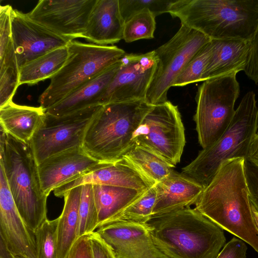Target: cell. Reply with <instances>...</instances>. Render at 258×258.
Returning <instances> with one entry per match:
<instances>
[{
    "mask_svg": "<svg viewBox=\"0 0 258 258\" xmlns=\"http://www.w3.org/2000/svg\"><path fill=\"white\" fill-rule=\"evenodd\" d=\"M135 142L148 147L175 167L180 161L185 144L177 106L169 101L153 105L135 133Z\"/></svg>",
    "mask_w": 258,
    "mask_h": 258,
    "instance_id": "8fae6325",
    "label": "cell"
},
{
    "mask_svg": "<svg viewBox=\"0 0 258 258\" xmlns=\"http://www.w3.org/2000/svg\"><path fill=\"white\" fill-rule=\"evenodd\" d=\"M87 184L124 187L139 191L152 187L133 166L121 158L114 162L99 163L56 188L53 192L56 197L62 198L72 188Z\"/></svg>",
    "mask_w": 258,
    "mask_h": 258,
    "instance_id": "e0dca14e",
    "label": "cell"
},
{
    "mask_svg": "<svg viewBox=\"0 0 258 258\" xmlns=\"http://www.w3.org/2000/svg\"><path fill=\"white\" fill-rule=\"evenodd\" d=\"M0 166L18 210L35 233L47 219V196L43 192L38 164L29 143L20 141L1 129Z\"/></svg>",
    "mask_w": 258,
    "mask_h": 258,
    "instance_id": "5b68a950",
    "label": "cell"
},
{
    "mask_svg": "<svg viewBox=\"0 0 258 258\" xmlns=\"http://www.w3.org/2000/svg\"><path fill=\"white\" fill-rule=\"evenodd\" d=\"M236 74L232 73L206 80L198 88L194 119L203 149L216 142L233 119L240 93Z\"/></svg>",
    "mask_w": 258,
    "mask_h": 258,
    "instance_id": "ba28073f",
    "label": "cell"
},
{
    "mask_svg": "<svg viewBox=\"0 0 258 258\" xmlns=\"http://www.w3.org/2000/svg\"><path fill=\"white\" fill-rule=\"evenodd\" d=\"M67 258H93L89 234L83 235L75 240Z\"/></svg>",
    "mask_w": 258,
    "mask_h": 258,
    "instance_id": "ab89813d",
    "label": "cell"
},
{
    "mask_svg": "<svg viewBox=\"0 0 258 258\" xmlns=\"http://www.w3.org/2000/svg\"><path fill=\"white\" fill-rule=\"evenodd\" d=\"M257 129L255 94L250 91L243 96L229 126L220 138L203 149L192 161L182 168L181 173L206 187L224 161L246 158Z\"/></svg>",
    "mask_w": 258,
    "mask_h": 258,
    "instance_id": "8992f818",
    "label": "cell"
},
{
    "mask_svg": "<svg viewBox=\"0 0 258 258\" xmlns=\"http://www.w3.org/2000/svg\"><path fill=\"white\" fill-rule=\"evenodd\" d=\"M124 23L119 0H97L82 38L95 44H113L123 39Z\"/></svg>",
    "mask_w": 258,
    "mask_h": 258,
    "instance_id": "44dd1931",
    "label": "cell"
},
{
    "mask_svg": "<svg viewBox=\"0 0 258 258\" xmlns=\"http://www.w3.org/2000/svg\"><path fill=\"white\" fill-rule=\"evenodd\" d=\"M146 224L169 258H216L226 242L223 229L190 207L153 217Z\"/></svg>",
    "mask_w": 258,
    "mask_h": 258,
    "instance_id": "7a4b0ae2",
    "label": "cell"
},
{
    "mask_svg": "<svg viewBox=\"0 0 258 258\" xmlns=\"http://www.w3.org/2000/svg\"><path fill=\"white\" fill-rule=\"evenodd\" d=\"M243 158L224 161L195 203V208L258 253V230L243 170Z\"/></svg>",
    "mask_w": 258,
    "mask_h": 258,
    "instance_id": "6da1fadb",
    "label": "cell"
},
{
    "mask_svg": "<svg viewBox=\"0 0 258 258\" xmlns=\"http://www.w3.org/2000/svg\"><path fill=\"white\" fill-rule=\"evenodd\" d=\"M82 186L79 223L77 238L89 234L97 229L98 214L95 205L92 184Z\"/></svg>",
    "mask_w": 258,
    "mask_h": 258,
    "instance_id": "f1b7e54d",
    "label": "cell"
},
{
    "mask_svg": "<svg viewBox=\"0 0 258 258\" xmlns=\"http://www.w3.org/2000/svg\"><path fill=\"white\" fill-rule=\"evenodd\" d=\"M156 16L145 10L125 22L123 39L127 43L143 39H152L156 29Z\"/></svg>",
    "mask_w": 258,
    "mask_h": 258,
    "instance_id": "f546056e",
    "label": "cell"
},
{
    "mask_svg": "<svg viewBox=\"0 0 258 258\" xmlns=\"http://www.w3.org/2000/svg\"><path fill=\"white\" fill-rule=\"evenodd\" d=\"M211 39L184 25L166 43L154 50L158 62L146 101L156 105L167 101V92L195 54Z\"/></svg>",
    "mask_w": 258,
    "mask_h": 258,
    "instance_id": "9c48e42d",
    "label": "cell"
},
{
    "mask_svg": "<svg viewBox=\"0 0 258 258\" xmlns=\"http://www.w3.org/2000/svg\"><path fill=\"white\" fill-rule=\"evenodd\" d=\"M251 206L252 214V216L253 218L255 226L258 230V213L255 211V210L254 209V207L251 205Z\"/></svg>",
    "mask_w": 258,
    "mask_h": 258,
    "instance_id": "7bdbcfd3",
    "label": "cell"
},
{
    "mask_svg": "<svg viewBox=\"0 0 258 258\" xmlns=\"http://www.w3.org/2000/svg\"><path fill=\"white\" fill-rule=\"evenodd\" d=\"M168 13L211 40L251 41L258 26V0H174Z\"/></svg>",
    "mask_w": 258,
    "mask_h": 258,
    "instance_id": "3957f363",
    "label": "cell"
},
{
    "mask_svg": "<svg viewBox=\"0 0 258 258\" xmlns=\"http://www.w3.org/2000/svg\"><path fill=\"white\" fill-rule=\"evenodd\" d=\"M97 0H40L27 15L58 35L82 38Z\"/></svg>",
    "mask_w": 258,
    "mask_h": 258,
    "instance_id": "4fadbf2b",
    "label": "cell"
},
{
    "mask_svg": "<svg viewBox=\"0 0 258 258\" xmlns=\"http://www.w3.org/2000/svg\"><path fill=\"white\" fill-rule=\"evenodd\" d=\"M120 59L81 86L45 112L61 116L100 105V99L120 66Z\"/></svg>",
    "mask_w": 258,
    "mask_h": 258,
    "instance_id": "7402d4cb",
    "label": "cell"
},
{
    "mask_svg": "<svg viewBox=\"0 0 258 258\" xmlns=\"http://www.w3.org/2000/svg\"><path fill=\"white\" fill-rule=\"evenodd\" d=\"M211 44V55L200 82L244 71L251 49L250 41L213 39Z\"/></svg>",
    "mask_w": 258,
    "mask_h": 258,
    "instance_id": "ffe728a7",
    "label": "cell"
},
{
    "mask_svg": "<svg viewBox=\"0 0 258 258\" xmlns=\"http://www.w3.org/2000/svg\"><path fill=\"white\" fill-rule=\"evenodd\" d=\"M11 27L14 53L19 69L29 62L71 41L12 8Z\"/></svg>",
    "mask_w": 258,
    "mask_h": 258,
    "instance_id": "5bb4252c",
    "label": "cell"
},
{
    "mask_svg": "<svg viewBox=\"0 0 258 258\" xmlns=\"http://www.w3.org/2000/svg\"><path fill=\"white\" fill-rule=\"evenodd\" d=\"M19 86V70L8 67L0 69V108L12 101Z\"/></svg>",
    "mask_w": 258,
    "mask_h": 258,
    "instance_id": "e575fe53",
    "label": "cell"
},
{
    "mask_svg": "<svg viewBox=\"0 0 258 258\" xmlns=\"http://www.w3.org/2000/svg\"><path fill=\"white\" fill-rule=\"evenodd\" d=\"M251 49L248 63L244 72L247 77L258 83V26L255 34L250 41Z\"/></svg>",
    "mask_w": 258,
    "mask_h": 258,
    "instance_id": "74e56055",
    "label": "cell"
},
{
    "mask_svg": "<svg viewBox=\"0 0 258 258\" xmlns=\"http://www.w3.org/2000/svg\"><path fill=\"white\" fill-rule=\"evenodd\" d=\"M174 0H119L121 16L126 22L134 15L149 10L156 17L169 12Z\"/></svg>",
    "mask_w": 258,
    "mask_h": 258,
    "instance_id": "836d02e7",
    "label": "cell"
},
{
    "mask_svg": "<svg viewBox=\"0 0 258 258\" xmlns=\"http://www.w3.org/2000/svg\"><path fill=\"white\" fill-rule=\"evenodd\" d=\"M152 106L143 100L102 105L87 127L83 149L100 162L119 160L135 143V133Z\"/></svg>",
    "mask_w": 258,
    "mask_h": 258,
    "instance_id": "277c9868",
    "label": "cell"
},
{
    "mask_svg": "<svg viewBox=\"0 0 258 258\" xmlns=\"http://www.w3.org/2000/svg\"><path fill=\"white\" fill-rule=\"evenodd\" d=\"M99 163L82 147L72 148L52 156L38 165L42 190L48 197L51 191Z\"/></svg>",
    "mask_w": 258,
    "mask_h": 258,
    "instance_id": "ac0fdd59",
    "label": "cell"
},
{
    "mask_svg": "<svg viewBox=\"0 0 258 258\" xmlns=\"http://www.w3.org/2000/svg\"><path fill=\"white\" fill-rule=\"evenodd\" d=\"M0 258H13V254L8 250L3 240L0 238Z\"/></svg>",
    "mask_w": 258,
    "mask_h": 258,
    "instance_id": "b9f144b4",
    "label": "cell"
},
{
    "mask_svg": "<svg viewBox=\"0 0 258 258\" xmlns=\"http://www.w3.org/2000/svg\"><path fill=\"white\" fill-rule=\"evenodd\" d=\"M82 186L75 187L63 196L64 203L58 217L56 258H67L77 238Z\"/></svg>",
    "mask_w": 258,
    "mask_h": 258,
    "instance_id": "484cf974",
    "label": "cell"
},
{
    "mask_svg": "<svg viewBox=\"0 0 258 258\" xmlns=\"http://www.w3.org/2000/svg\"><path fill=\"white\" fill-rule=\"evenodd\" d=\"M0 238L14 255L37 258L34 232L21 216L0 166Z\"/></svg>",
    "mask_w": 258,
    "mask_h": 258,
    "instance_id": "2e32d148",
    "label": "cell"
},
{
    "mask_svg": "<svg viewBox=\"0 0 258 258\" xmlns=\"http://www.w3.org/2000/svg\"><path fill=\"white\" fill-rule=\"evenodd\" d=\"M120 61L118 71L100 99V105L145 100L158 62L155 51L125 53Z\"/></svg>",
    "mask_w": 258,
    "mask_h": 258,
    "instance_id": "7c38bea8",
    "label": "cell"
},
{
    "mask_svg": "<svg viewBox=\"0 0 258 258\" xmlns=\"http://www.w3.org/2000/svg\"><path fill=\"white\" fill-rule=\"evenodd\" d=\"M246 159L258 166V133L253 137L249 147Z\"/></svg>",
    "mask_w": 258,
    "mask_h": 258,
    "instance_id": "60d3db41",
    "label": "cell"
},
{
    "mask_svg": "<svg viewBox=\"0 0 258 258\" xmlns=\"http://www.w3.org/2000/svg\"><path fill=\"white\" fill-rule=\"evenodd\" d=\"M243 170L250 202L258 213V166L244 159Z\"/></svg>",
    "mask_w": 258,
    "mask_h": 258,
    "instance_id": "d590c367",
    "label": "cell"
},
{
    "mask_svg": "<svg viewBox=\"0 0 258 258\" xmlns=\"http://www.w3.org/2000/svg\"><path fill=\"white\" fill-rule=\"evenodd\" d=\"M102 106H92L61 116L46 112L29 143L38 165L62 152L82 147L87 127Z\"/></svg>",
    "mask_w": 258,
    "mask_h": 258,
    "instance_id": "30bf717a",
    "label": "cell"
},
{
    "mask_svg": "<svg viewBox=\"0 0 258 258\" xmlns=\"http://www.w3.org/2000/svg\"><path fill=\"white\" fill-rule=\"evenodd\" d=\"M13 255V258H26V257H22V256H17V255Z\"/></svg>",
    "mask_w": 258,
    "mask_h": 258,
    "instance_id": "ee69618b",
    "label": "cell"
},
{
    "mask_svg": "<svg viewBox=\"0 0 258 258\" xmlns=\"http://www.w3.org/2000/svg\"><path fill=\"white\" fill-rule=\"evenodd\" d=\"M93 258H116L111 247L94 231L89 234Z\"/></svg>",
    "mask_w": 258,
    "mask_h": 258,
    "instance_id": "f35d334b",
    "label": "cell"
},
{
    "mask_svg": "<svg viewBox=\"0 0 258 258\" xmlns=\"http://www.w3.org/2000/svg\"><path fill=\"white\" fill-rule=\"evenodd\" d=\"M99 227L112 218L136 200L144 191L120 186L93 185Z\"/></svg>",
    "mask_w": 258,
    "mask_h": 258,
    "instance_id": "d4e9b609",
    "label": "cell"
},
{
    "mask_svg": "<svg viewBox=\"0 0 258 258\" xmlns=\"http://www.w3.org/2000/svg\"><path fill=\"white\" fill-rule=\"evenodd\" d=\"M12 9V7L9 5L0 7V69L7 67L18 68L13 47Z\"/></svg>",
    "mask_w": 258,
    "mask_h": 258,
    "instance_id": "4dcf8cb0",
    "label": "cell"
},
{
    "mask_svg": "<svg viewBox=\"0 0 258 258\" xmlns=\"http://www.w3.org/2000/svg\"><path fill=\"white\" fill-rule=\"evenodd\" d=\"M156 199V191L154 185L145 190L139 197L108 223L122 221L146 224L153 217Z\"/></svg>",
    "mask_w": 258,
    "mask_h": 258,
    "instance_id": "83f0119b",
    "label": "cell"
},
{
    "mask_svg": "<svg viewBox=\"0 0 258 258\" xmlns=\"http://www.w3.org/2000/svg\"><path fill=\"white\" fill-rule=\"evenodd\" d=\"M68 56L60 70L51 79L38 102L45 110L73 91L118 61L126 53L115 45H100L72 40Z\"/></svg>",
    "mask_w": 258,
    "mask_h": 258,
    "instance_id": "52a82bcc",
    "label": "cell"
},
{
    "mask_svg": "<svg viewBox=\"0 0 258 258\" xmlns=\"http://www.w3.org/2000/svg\"><path fill=\"white\" fill-rule=\"evenodd\" d=\"M121 158L133 166L151 186L167 177L174 167L153 150L137 142Z\"/></svg>",
    "mask_w": 258,
    "mask_h": 258,
    "instance_id": "cb8c5ba5",
    "label": "cell"
},
{
    "mask_svg": "<svg viewBox=\"0 0 258 258\" xmlns=\"http://www.w3.org/2000/svg\"><path fill=\"white\" fill-rule=\"evenodd\" d=\"M58 218L47 219L35 233L37 258H56Z\"/></svg>",
    "mask_w": 258,
    "mask_h": 258,
    "instance_id": "d6a6232c",
    "label": "cell"
},
{
    "mask_svg": "<svg viewBox=\"0 0 258 258\" xmlns=\"http://www.w3.org/2000/svg\"><path fill=\"white\" fill-rule=\"evenodd\" d=\"M68 56L67 46L60 47L24 65L19 69V86L34 85L51 79L62 67Z\"/></svg>",
    "mask_w": 258,
    "mask_h": 258,
    "instance_id": "4316f807",
    "label": "cell"
},
{
    "mask_svg": "<svg viewBox=\"0 0 258 258\" xmlns=\"http://www.w3.org/2000/svg\"><path fill=\"white\" fill-rule=\"evenodd\" d=\"M212 53L211 40L202 47L189 61L177 77L173 86H184L200 82Z\"/></svg>",
    "mask_w": 258,
    "mask_h": 258,
    "instance_id": "1f68e13d",
    "label": "cell"
},
{
    "mask_svg": "<svg viewBox=\"0 0 258 258\" xmlns=\"http://www.w3.org/2000/svg\"><path fill=\"white\" fill-rule=\"evenodd\" d=\"M155 187L156 199L153 217L190 207L204 188L194 179L174 170Z\"/></svg>",
    "mask_w": 258,
    "mask_h": 258,
    "instance_id": "d6986e66",
    "label": "cell"
},
{
    "mask_svg": "<svg viewBox=\"0 0 258 258\" xmlns=\"http://www.w3.org/2000/svg\"><path fill=\"white\" fill-rule=\"evenodd\" d=\"M96 230L116 258H169L155 245L146 224L114 221Z\"/></svg>",
    "mask_w": 258,
    "mask_h": 258,
    "instance_id": "9a60e30c",
    "label": "cell"
},
{
    "mask_svg": "<svg viewBox=\"0 0 258 258\" xmlns=\"http://www.w3.org/2000/svg\"><path fill=\"white\" fill-rule=\"evenodd\" d=\"M246 251L245 242L233 237L224 245L216 258H246Z\"/></svg>",
    "mask_w": 258,
    "mask_h": 258,
    "instance_id": "8d00e7d4",
    "label": "cell"
},
{
    "mask_svg": "<svg viewBox=\"0 0 258 258\" xmlns=\"http://www.w3.org/2000/svg\"><path fill=\"white\" fill-rule=\"evenodd\" d=\"M45 113L40 106L21 105L12 101L0 108L1 129L16 139L29 143L42 123Z\"/></svg>",
    "mask_w": 258,
    "mask_h": 258,
    "instance_id": "603a6c76",
    "label": "cell"
}]
</instances>
